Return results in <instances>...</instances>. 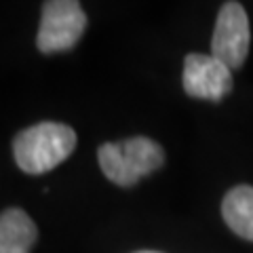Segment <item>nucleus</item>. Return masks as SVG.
I'll use <instances>...</instances> for the list:
<instances>
[{
	"label": "nucleus",
	"instance_id": "nucleus-1",
	"mask_svg": "<svg viewBox=\"0 0 253 253\" xmlns=\"http://www.w3.org/2000/svg\"><path fill=\"white\" fill-rule=\"evenodd\" d=\"M76 148V133L63 123H38L17 133L13 156L17 167L28 175H42L55 169Z\"/></svg>",
	"mask_w": 253,
	"mask_h": 253
},
{
	"label": "nucleus",
	"instance_id": "nucleus-2",
	"mask_svg": "<svg viewBox=\"0 0 253 253\" xmlns=\"http://www.w3.org/2000/svg\"><path fill=\"white\" fill-rule=\"evenodd\" d=\"M97 161L104 175L116 186H135L141 177L165 165V152L148 137H131L118 144H104L97 150Z\"/></svg>",
	"mask_w": 253,
	"mask_h": 253
},
{
	"label": "nucleus",
	"instance_id": "nucleus-8",
	"mask_svg": "<svg viewBox=\"0 0 253 253\" xmlns=\"http://www.w3.org/2000/svg\"><path fill=\"white\" fill-rule=\"evenodd\" d=\"M135 253H161V251H135Z\"/></svg>",
	"mask_w": 253,
	"mask_h": 253
},
{
	"label": "nucleus",
	"instance_id": "nucleus-3",
	"mask_svg": "<svg viewBox=\"0 0 253 253\" xmlns=\"http://www.w3.org/2000/svg\"><path fill=\"white\" fill-rule=\"evenodd\" d=\"M86 28V15L76 0H49L42 4L36 46L41 53H59L76 46Z\"/></svg>",
	"mask_w": 253,
	"mask_h": 253
},
{
	"label": "nucleus",
	"instance_id": "nucleus-7",
	"mask_svg": "<svg viewBox=\"0 0 253 253\" xmlns=\"http://www.w3.org/2000/svg\"><path fill=\"white\" fill-rule=\"evenodd\" d=\"M221 215L228 228L245 241H253V188L236 186L224 196Z\"/></svg>",
	"mask_w": 253,
	"mask_h": 253
},
{
	"label": "nucleus",
	"instance_id": "nucleus-4",
	"mask_svg": "<svg viewBox=\"0 0 253 253\" xmlns=\"http://www.w3.org/2000/svg\"><path fill=\"white\" fill-rule=\"evenodd\" d=\"M249 17L241 2L221 4L211 38V55L230 70L241 68L249 53Z\"/></svg>",
	"mask_w": 253,
	"mask_h": 253
},
{
	"label": "nucleus",
	"instance_id": "nucleus-6",
	"mask_svg": "<svg viewBox=\"0 0 253 253\" xmlns=\"http://www.w3.org/2000/svg\"><path fill=\"white\" fill-rule=\"evenodd\" d=\"M36 239L38 228L26 211L13 207L0 213V253H30Z\"/></svg>",
	"mask_w": 253,
	"mask_h": 253
},
{
	"label": "nucleus",
	"instance_id": "nucleus-5",
	"mask_svg": "<svg viewBox=\"0 0 253 253\" xmlns=\"http://www.w3.org/2000/svg\"><path fill=\"white\" fill-rule=\"evenodd\" d=\"M232 70L213 55L190 53L184 59L181 84L190 97L219 101L232 91Z\"/></svg>",
	"mask_w": 253,
	"mask_h": 253
}]
</instances>
